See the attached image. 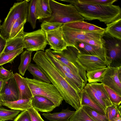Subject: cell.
Returning <instances> with one entry per match:
<instances>
[{
    "label": "cell",
    "instance_id": "e0dca14e",
    "mask_svg": "<svg viewBox=\"0 0 121 121\" xmlns=\"http://www.w3.org/2000/svg\"><path fill=\"white\" fill-rule=\"evenodd\" d=\"M64 25L73 29L85 31L97 32L102 34L105 31L104 28L84 21L69 23Z\"/></svg>",
    "mask_w": 121,
    "mask_h": 121
},
{
    "label": "cell",
    "instance_id": "e575fe53",
    "mask_svg": "<svg viewBox=\"0 0 121 121\" xmlns=\"http://www.w3.org/2000/svg\"><path fill=\"white\" fill-rule=\"evenodd\" d=\"M21 111L10 110L0 107V119L3 121L13 120L20 113Z\"/></svg>",
    "mask_w": 121,
    "mask_h": 121
},
{
    "label": "cell",
    "instance_id": "9c48e42d",
    "mask_svg": "<svg viewBox=\"0 0 121 121\" xmlns=\"http://www.w3.org/2000/svg\"><path fill=\"white\" fill-rule=\"evenodd\" d=\"M48 59L65 78L67 82L75 90L78 87L81 91L86 84L81 78L67 66L56 59L51 54L50 48L45 52Z\"/></svg>",
    "mask_w": 121,
    "mask_h": 121
},
{
    "label": "cell",
    "instance_id": "7c38bea8",
    "mask_svg": "<svg viewBox=\"0 0 121 121\" xmlns=\"http://www.w3.org/2000/svg\"><path fill=\"white\" fill-rule=\"evenodd\" d=\"M0 94L3 101L13 102L19 99V91L14 76L4 79Z\"/></svg>",
    "mask_w": 121,
    "mask_h": 121
},
{
    "label": "cell",
    "instance_id": "4dcf8cb0",
    "mask_svg": "<svg viewBox=\"0 0 121 121\" xmlns=\"http://www.w3.org/2000/svg\"><path fill=\"white\" fill-rule=\"evenodd\" d=\"M36 0H32L30 1L28 6V13L27 21L30 24L33 29L36 27V21L37 19L36 17L35 3Z\"/></svg>",
    "mask_w": 121,
    "mask_h": 121
},
{
    "label": "cell",
    "instance_id": "ac0fdd59",
    "mask_svg": "<svg viewBox=\"0 0 121 121\" xmlns=\"http://www.w3.org/2000/svg\"><path fill=\"white\" fill-rule=\"evenodd\" d=\"M19 95V99H31L32 93L25 78L18 73L14 74Z\"/></svg>",
    "mask_w": 121,
    "mask_h": 121
},
{
    "label": "cell",
    "instance_id": "ba28073f",
    "mask_svg": "<svg viewBox=\"0 0 121 121\" xmlns=\"http://www.w3.org/2000/svg\"><path fill=\"white\" fill-rule=\"evenodd\" d=\"M101 40L108 66H121V40L105 32L102 36Z\"/></svg>",
    "mask_w": 121,
    "mask_h": 121
},
{
    "label": "cell",
    "instance_id": "484cf974",
    "mask_svg": "<svg viewBox=\"0 0 121 121\" xmlns=\"http://www.w3.org/2000/svg\"><path fill=\"white\" fill-rule=\"evenodd\" d=\"M27 21V19L20 18L16 21L12 28L9 39L22 36L24 32V25Z\"/></svg>",
    "mask_w": 121,
    "mask_h": 121
},
{
    "label": "cell",
    "instance_id": "8d00e7d4",
    "mask_svg": "<svg viewBox=\"0 0 121 121\" xmlns=\"http://www.w3.org/2000/svg\"><path fill=\"white\" fill-rule=\"evenodd\" d=\"M121 105L118 106L113 104L106 108L105 111V115L109 121L118 115L121 114Z\"/></svg>",
    "mask_w": 121,
    "mask_h": 121
},
{
    "label": "cell",
    "instance_id": "f546056e",
    "mask_svg": "<svg viewBox=\"0 0 121 121\" xmlns=\"http://www.w3.org/2000/svg\"><path fill=\"white\" fill-rule=\"evenodd\" d=\"M84 89L91 99L105 111L107 107L104 101L97 95L89 83H87Z\"/></svg>",
    "mask_w": 121,
    "mask_h": 121
},
{
    "label": "cell",
    "instance_id": "8fae6325",
    "mask_svg": "<svg viewBox=\"0 0 121 121\" xmlns=\"http://www.w3.org/2000/svg\"><path fill=\"white\" fill-rule=\"evenodd\" d=\"M101 82L121 95V66H109L108 69Z\"/></svg>",
    "mask_w": 121,
    "mask_h": 121
},
{
    "label": "cell",
    "instance_id": "f35d334b",
    "mask_svg": "<svg viewBox=\"0 0 121 121\" xmlns=\"http://www.w3.org/2000/svg\"><path fill=\"white\" fill-rule=\"evenodd\" d=\"M81 2L90 4L111 5L117 0H79Z\"/></svg>",
    "mask_w": 121,
    "mask_h": 121
},
{
    "label": "cell",
    "instance_id": "7dc6e473",
    "mask_svg": "<svg viewBox=\"0 0 121 121\" xmlns=\"http://www.w3.org/2000/svg\"><path fill=\"white\" fill-rule=\"evenodd\" d=\"M1 22V20L0 19V23Z\"/></svg>",
    "mask_w": 121,
    "mask_h": 121
},
{
    "label": "cell",
    "instance_id": "60d3db41",
    "mask_svg": "<svg viewBox=\"0 0 121 121\" xmlns=\"http://www.w3.org/2000/svg\"><path fill=\"white\" fill-rule=\"evenodd\" d=\"M13 121H32L27 111H22L14 119Z\"/></svg>",
    "mask_w": 121,
    "mask_h": 121
},
{
    "label": "cell",
    "instance_id": "52a82bcc",
    "mask_svg": "<svg viewBox=\"0 0 121 121\" xmlns=\"http://www.w3.org/2000/svg\"><path fill=\"white\" fill-rule=\"evenodd\" d=\"M29 1L25 0L15 3L10 9L0 27V34L6 41L9 39L12 28L16 21L20 18L27 19L28 6V2Z\"/></svg>",
    "mask_w": 121,
    "mask_h": 121
},
{
    "label": "cell",
    "instance_id": "5bb4252c",
    "mask_svg": "<svg viewBox=\"0 0 121 121\" xmlns=\"http://www.w3.org/2000/svg\"><path fill=\"white\" fill-rule=\"evenodd\" d=\"M50 48L56 51H62L67 47L63 36L61 27L55 30L45 32Z\"/></svg>",
    "mask_w": 121,
    "mask_h": 121
},
{
    "label": "cell",
    "instance_id": "6da1fadb",
    "mask_svg": "<svg viewBox=\"0 0 121 121\" xmlns=\"http://www.w3.org/2000/svg\"><path fill=\"white\" fill-rule=\"evenodd\" d=\"M33 60L51 83L56 88L65 102L76 111L81 107L80 93L75 90L66 80L51 63L42 51L36 52Z\"/></svg>",
    "mask_w": 121,
    "mask_h": 121
},
{
    "label": "cell",
    "instance_id": "ab89813d",
    "mask_svg": "<svg viewBox=\"0 0 121 121\" xmlns=\"http://www.w3.org/2000/svg\"><path fill=\"white\" fill-rule=\"evenodd\" d=\"M27 111L30 115L32 121H45L42 118L39 112L33 106Z\"/></svg>",
    "mask_w": 121,
    "mask_h": 121
},
{
    "label": "cell",
    "instance_id": "d590c367",
    "mask_svg": "<svg viewBox=\"0 0 121 121\" xmlns=\"http://www.w3.org/2000/svg\"><path fill=\"white\" fill-rule=\"evenodd\" d=\"M103 86L112 104L118 106L120 105L121 103V95L109 87L104 85Z\"/></svg>",
    "mask_w": 121,
    "mask_h": 121
},
{
    "label": "cell",
    "instance_id": "ffe728a7",
    "mask_svg": "<svg viewBox=\"0 0 121 121\" xmlns=\"http://www.w3.org/2000/svg\"><path fill=\"white\" fill-rule=\"evenodd\" d=\"M2 105L11 109L22 111L28 110L32 106L31 99H20L13 102L3 101Z\"/></svg>",
    "mask_w": 121,
    "mask_h": 121
},
{
    "label": "cell",
    "instance_id": "d6986e66",
    "mask_svg": "<svg viewBox=\"0 0 121 121\" xmlns=\"http://www.w3.org/2000/svg\"><path fill=\"white\" fill-rule=\"evenodd\" d=\"M35 9L37 19H45L49 18L51 15L49 0H36Z\"/></svg>",
    "mask_w": 121,
    "mask_h": 121
},
{
    "label": "cell",
    "instance_id": "3957f363",
    "mask_svg": "<svg viewBox=\"0 0 121 121\" xmlns=\"http://www.w3.org/2000/svg\"><path fill=\"white\" fill-rule=\"evenodd\" d=\"M49 3L52 14L50 17L44 20L58 22L63 25L85 20L75 7L71 4H65L53 0H49Z\"/></svg>",
    "mask_w": 121,
    "mask_h": 121
},
{
    "label": "cell",
    "instance_id": "cb8c5ba5",
    "mask_svg": "<svg viewBox=\"0 0 121 121\" xmlns=\"http://www.w3.org/2000/svg\"><path fill=\"white\" fill-rule=\"evenodd\" d=\"M106 25L105 32L114 37L121 40V18Z\"/></svg>",
    "mask_w": 121,
    "mask_h": 121
},
{
    "label": "cell",
    "instance_id": "4316f807",
    "mask_svg": "<svg viewBox=\"0 0 121 121\" xmlns=\"http://www.w3.org/2000/svg\"><path fill=\"white\" fill-rule=\"evenodd\" d=\"M33 52L27 50L22 52L21 56V62L18 68L19 72L22 76H24L31 63Z\"/></svg>",
    "mask_w": 121,
    "mask_h": 121
},
{
    "label": "cell",
    "instance_id": "83f0119b",
    "mask_svg": "<svg viewBox=\"0 0 121 121\" xmlns=\"http://www.w3.org/2000/svg\"><path fill=\"white\" fill-rule=\"evenodd\" d=\"M21 48H24L22 36L7 41L3 52H9Z\"/></svg>",
    "mask_w": 121,
    "mask_h": 121
},
{
    "label": "cell",
    "instance_id": "f1b7e54d",
    "mask_svg": "<svg viewBox=\"0 0 121 121\" xmlns=\"http://www.w3.org/2000/svg\"><path fill=\"white\" fill-rule=\"evenodd\" d=\"M27 70L32 75L33 79L51 83L49 79L35 64L30 63Z\"/></svg>",
    "mask_w": 121,
    "mask_h": 121
},
{
    "label": "cell",
    "instance_id": "836d02e7",
    "mask_svg": "<svg viewBox=\"0 0 121 121\" xmlns=\"http://www.w3.org/2000/svg\"><path fill=\"white\" fill-rule=\"evenodd\" d=\"M69 121H94L81 106L76 110Z\"/></svg>",
    "mask_w": 121,
    "mask_h": 121
},
{
    "label": "cell",
    "instance_id": "74e56055",
    "mask_svg": "<svg viewBox=\"0 0 121 121\" xmlns=\"http://www.w3.org/2000/svg\"><path fill=\"white\" fill-rule=\"evenodd\" d=\"M62 25L60 23L43 20L41 25V29L45 32H47L58 29Z\"/></svg>",
    "mask_w": 121,
    "mask_h": 121
},
{
    "label": "cell",
    "instance_id": "603a6c76",
    "mask_svg": "<svg viewBox=\"0 0 121 121\" xmlns=\"http://www.w3.org/2000/svg\"><path fill=\"white\" fill-rule=\"evenodd\" d=\"M109 68V66L87 72V82L91 83L101 82Z\"/></svg>",
    "mask_w": 121,
    "mask_h": 121
},
{
    "label": "cell",
    "instance_id": "7402d4cb",
    "mask_svg": "<svg viewBox=\"0 0 121 121\" xmlns=\"http://www.w3.org/2000/svg\"><path fill=\"white\" fill-rule=\"evenodd\" d=\"M80 95L81 106L83 105L87 106L99 113L105 115V111L91 99L84 88L80 92Z\"/></svg>",
    "mask_w": 121,
    "mask_h": 121
},
{
    "label": "cell",
    "instance_id": "b9f144b4",
    "mask_svg": "<svg viewBox=\"0 0 121 121\" xmlns=\"http://www.w3.org/2000/svg\"><path fill=\"white\" fill-rule=\"evenodd\" d=\"M14 74L11 70H8L2 66L0 67V78L3 79H7L14 76Z\"/></svg>",
    "mask_w": 121,
    "mask_h": 121
},
{
    "label": "cell",
    "instance_id": "2e32d148",
    "mask_svg": "<svg viewBox=\"0 0 121 121\" xmlns=\"http://www.w3.org/2000/svg\"><path fill=\"white\" fill-rule=\"evenodd\" d=\"M31 99L33 107L38 112H50L56 107L52 102L43 96L35 95Z\"/></svg>",
    "mask_w": 121,
    "mask_h": 121
},
{
    "label": "cell",
    "instance_id": "30bf717a",
    "mask_svg": "<svg viewBox=\"0 0 121 121\" xmlns=\"http://www.w3.org/2000/svg\"><path fill=\"white\" fill-rule=\"evenodd\" d=\"M24 48L29 51H44L48 44L45 32L41 29L30 32H24L22 36Z\"/></svg>",
    "mask_w": 121,
    "mask_h": 121
},
{
    "label": "cell",
    "instance_id": "7a4b0ae2",
    "mask_svg": "<svg viewBox=\"0 0 121 121\" xmlns=\"http://www.w3.org/2000/svg\"><path fill=\"white\" fill-rule=\"evenodd\" d=\"M74 5L84 20H97L106 25L121 18V9L119 6L92 4L79 0H59Z\"/></svg>",
    "mask_w": 121,
    "mask_h": 121
},
{
    "label": "cell",
    "instance_id": "4fadbf2b",
    "mask_svg": "<svg viewBox=\"0 0 121 121\" xmlns=\"http://www.w3.org/2000/svg\"><path fill=\"white\" fill-rule=\"evenodd\" d=\"M79 63L87 72L108 66L106 63L95 56L79 54L78 57Z\"/></svg>",
    "mask_w": 121,
    "mask_h": 121
},
{
    "label": "cell",
    "instance_id": "ee69618b",
    "mask_svg": "<svg viewBox=\"0 0 121 121\" xmlns=\"http://www.w3.org/2000/svg\"><path fill=\"white\" fill-rule=\"evenodd\" d=\"M110 121H121V114H119L113 118Z\"/></svg>",
    "mask_w": 121,
    "mask_h": 121
},
{
    "label": "cell",
    "instance_id": "d6a6232c",
    "mask_svg": "<svg viewBox=\"0 0 121 121\" xmlns=\"http://www.w3.org/2000/svg\"><path fill=\"white\" fill-rule=\"evenodd\" d=\"M81 106L94 121H109L106 115L99 113L87 106L83 105Z\"/></svg>",
    "mask_w": 121,
    "mask_h": 121
},
{
    "label": "cell",
    "instance_id": "bcb514c9",
    "mask_svg": "<svg viewBox=\"0 0 121 121\" xmlns=\"http://www.w3.org/2000/svg\"><path fill=\"white\" fill-rule=\"evenodd\" d=\"M3 101L2 99L1 95L0 94V107L2 106V103Z\"/></svg>",
    "mask_w": 121,
    "mask_h": 121
},
{
    "label": "cell",
    "instance_id": "5b68a950",
    "mask_svg": "<svg viewBox=\"0 0 121 121\" xmlns=\"http://www.w3.org/2000/svg\"><path fill=\"white\" fill-rule=\"evenodd\" d=\"M50 50L54 58L69 67L79 75L86 84L87 83L86 71L78 61V57L80 53L76 48L69 46L61 51H55L50 48Z\"/></svg>",
    "mask_w": 121,
    "mask_h": 121
},
{
    "label": "cell",
    "instance_id": "7bdbcfd3",
    "mask_svg": "<svg viewBox=\"0 0 121 121\" xmlns=\"http://www.w3.org/2000/svg\"><path fill=\"white\" fill-rule=\"evenodd\" d=\"M6 42L7 41L0 34V55L3 52L6 45Z\"/></svg>",
    "mask_w": 121,
    "mask_h": 121
},
{
    "label": "cell",
    "instance_id": "44dd1931",
    "mask_svg": "<svg viewBox=\"0 0 121 121\" xmlns=\"http://www.w3.org/2000/svg\"><path fill=\"white\" fill-rule=\"evenodd\" d=\"M75 111L69 109L68 108L62 109L59 112L51 113L50 112L43 113L42 114L50 121H69V118Z\"/></svg>",
    "mask_w": 121,
    "mask_h": 121
},
{
    "label": "cell",
    "instance_id": "f6af8a7d",
    "mask_svg": "<svg viewBox=\"0 0 121 121\" xmlns=\"http://www.w3.org/2000/svg\"><path fill=\"white\" fill-rule=\"evenodd\" d=\"M4 82V79L0 78V91L2 88Z\"/></svg>",
    "mask_w": 121,
    "mask_h": 121
},
{
    "label": "cell",
    "instance_id": "8992f818",
    "mask_svg": "<svg viewBox=\"0 0 121 121\" xmlns=\"http://www.w3.org/2000/svg\"><path fill=\"white\" fill-rule=\"evenodd\" d=\"M25 78L30 88L33 97L39 95L45 97L52 102L56 107L59 106L62 104L64 99L52 84L27 77Z\"/></svg>",
    "mask_w": 121,
    "mask_h": 121
},
{
    "label": "cell",
    "instance_id": "277c9868",
    "mask_svg": "<svg viewBox=\"0 0 121 121\" xmlns=\"http://www.w3.org/2000/svg\"><path fill=\"white\" fill-rule=\"evenodd\" d=\"M63 38L67 46H73L77 41H82L97 47L103 48L100 33L77 30L64 25L61 27Z\"/></svg>",
    "mask_w": 121,
    "mask_h": 121
},
{
    "label": "cell",
    "instance_id": "c3c4849f",
    "mask_svg": "<svg viewBox=\"0 0 121 121\" xmlns=\"http://www.w3.org/2000/svg\"><path fill=\"white\" fill-rule=\"evenodd\" d=\"M0 121H3L1 120L0 119Z\"/></svg>",
    "mask_w": 121,
    "mask_h": 121
},
{
    "label": "cell",
    "instance_id": "9a60e30c",
    "mask_svg": "<svg viewBox=\"0 0 121 121\" xmlns=\"http://www.w3.org/2000/svg\"><path fill=\"white\" fill-rule=\"evenodd\" d=\"M73 47L78 49L80 54L97 56L107 64L105 52L103 48L97 47L87 43L79 41L75 43Z\"/></svg>",
    "mask_w": 121,
    "mask_h": 121
},
{
    "label": "cell",
    "instance_id": "d4e9b609",
    "mask_svg": "<svg viewBox=\"0 0 121 121\" xmlns=\"http://www.w3.org/2000/svg\"><path fill=\"white\" fill-rule=\"evenodd\" d=\"M90 84L96 93L104 102L107 107L113 105L103 84L98 82Z\"/></svg>",
    "mask_w": 121,
    "mask_h": 121
},
{
    "label": "cell",
    "instance_id": "1f68e13d",
    "mask_svg": "<svg viewBox=\"0 0 121 121\" xmlns=\"http://www.w3.org/2000/svg\"><path fill=\"white\" fill-rule=\"evenodd\" d=\"M23 48L20 49L9 52H3L0 55V66L8 63L12 64L15 58L22 53Z\"/></svg>",
    "mask_w": 121,
    "mask_h": 121
}]
</instances>
